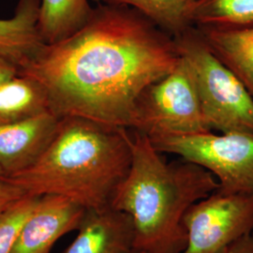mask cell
Listing matches in <instances>:
<instances>
[{
  "instance_id": "1",
  "label": "cell",
  "mask_w": 253,
  "mask_h": 253,
  "mask_svg": "<svg viewBox=\"0 0 253 253\" xmlns=\"http://www.w3.org/2000/svg\"><path fill=\"white\" fill-rule=\"evenodd\" d=\"M180 59L173 37L138 10L101 4L72 36L44 44L19 75L41 82L58 118L130 128L136 100Z\"/></svg>"
},
{
  "instance_id": "2",
  "label": "cell",
  "mask_w": 253,
  "mask_h": 253,
  "mask_svg": "<svg viewBox=\"0 0 253 253\" xmlns=\"http://www.w3.org/2000/svg\"><path fill=\"white\" fill-rule=\"evenodd\" d=\"M131 157L127 128L65 117L40 160L5 180L30 195L63 196L85 210H100L112 208Z\"/></svg>"
},
{
  "instance_id": "3",
  "label": "cell",
  "mask_w": 253,
  "mask_h": 253,
  "mask_svg": "<svg viewBox=\"0 0 253 253\" xmlns=\"http://www.w3.org/2000/svg\"><path fill=\"white\" fill-rule=\"evenodd\" d=\"M131 165L112 208L129 215L134 226V251L182 253L188 235L187 211L218 188L217 178L184 159L166 163L149 137L133 130Z\"/></svg>"
},
{
  "instance_id": "4",
  "label": "cell",
  "mask_w": 253,
  "mask_h": 253,
  "mask_svg": "<svg viewBox=\"0 0 253 253\" xmlns=\"http://www.w3.org/2000/svg\"><path fill=\"white\" fill-rule=\"evenodd\" d=\"M189 64L208 128L253 134V99L242 82L210 49L197 27L174 38Z\"/></svg>"
},
{
  "instance_id": "5",
  "label": "cell",
  "mask_w": 253,
  "mask_h": 253,
  "mask_svg": "<svg viewBox=\"0 0 253 253\" xmlns=\"http://www.w3.org/2000/svg\"><path fill=\"white\" fill-rule=\"evenodd\" d=\"M129 129L149 138L211 131L205 122L194 78L184 57L180 55L170 73L140 94Z\"/></svg>"
},
{
  "instance_id": "6",
  "label": "cell",
  "mask_w": 253,
  "mask_h": 253,
  "mask_svg": "<svg viewBox=\"0 0 253 253\" xmlns=\"http://www.w3.org/2000/svg\"><path fill=\"white\" fill-rule=\"evenodd\" d=\"M161 153L175 154L211 172L217 191L253 196V134L212 131L149 138Z\"/></svg>"
},
{
  "instance_id": "7",
  "label": "cell",
  "mask_w": 253,
  "mask_h": 253,
  "mask_svg": "<svg viewBox=\"0 0 253 253\" xmlns=\"http://www.w3.org/2000/svg\"><path fill=\"white\" fill-rule=\"evenodd\" d=\"M187 246L182 253H220L253 233V196L214 191L183 218Z\"/></svg>"
},
{
  "instance_id": "8",
  "label": "cell",
  "mask_w": 253,
  "mask_h": 253,
  "mask_svg": "<svg viewBox=\"0 0 253 253\" xmlns=\"http://www.w3.org/2000/svg\"><path fill=\"white\" fill-rule=\"evenodd\" d=\"M85 211L63 196H42L23 226L11 253H50L58 239L79 228Z\"/></svg>"
},
{
  "instance_id": "9",
  "label": "cell",
  "mask_w": 253,
  "mask_h": 253,
  "mask_svg": "<svg viewBox=\"0 0 253 253\" xmlns=\"http://www.w3.org/2000/svg\"><path fill=\"white\" fill-rule=\"evenodd\" d=\"M60 118L47 112L36 118L0 126V166L6 177L25 171L52 143Z\"/></svg>"
},
{
  "instance_id": "10",
  "label": "cell",
  "mask_w": 253,
  "mask_h": 253,
  "mask_svg": "<svg viewBox=\"0 0 253 253\" xmlns=\"http://www.w3.org/2000/svg\"><path fill=\"white\" fill-rule=\"evenodd\" d=\"M78 235L63 253H131L134 226L129 215L115 208L86 210Z\"/></svg>"
},
{
  "instance_id": "11",
  "label": "cell",
  "mask_w": 253,
  "mask_h": 253,
  "mask_svg": "<svg viewBox=\"0 0 253 253\" xmlns=\"http://www.w3.org/2000/svg\"><path fill=\"white\" fill-rule=\"evenodd\" d=\"M40 3L41 0H19L14 15L0 19V55L20 70L45 44L37 28Z\"/></svg>"
},
{
  "instance_id": "12",
  "label": "cell",
  "mask_w": 253,
  "mask_h": 253,
  "mask_svg": "<svg viewBox=\"0 0 253 253\" xmlns=\"http://www.w3.org/2000/svg\"><path fill=\"white\" fill-rule=\"evenodd\" d=\"M197 28L210 49L239 78L253 99V27Z\"/></svg>"
},
{
  "instance_id": "13",
  "label": "cell",
  "mask_w": 253,
  "mask_h": 253,
  "mask_svg": "<svg viewBox=\"0 0 253 253\" xmlns=\"http://www.w3.org/2000/svg\"><path fill=\"white\" fill-rule=\"evenodd\" d=\"M50 112L44 85L35 78L18 75L0 84V126L9 125Z\"/></svg>"
},
{
  "instance_id": "14",
  "label": "cell",
  "mask_w": 253,
  "mask_h": 253,
  "mask_svg": "<svg viewBox=\"0 0 253 253\" xmlns=\"http://www.w3.org/2000/svg\"><path fill=\"white\" fill-rule=\"evenodd\" d=\"M93 8L88 0H41L37 28L45 44H54L84 27Z\"/></svg>"
},
{
  "instance_id": "15",
  "label": "cell",
  "mask_w": 253,
  "mask_h": 253,
  "mask_svg": "<svg viewBox=\"0 0 253 253\" xmlns=\"http://www.w3.org/2000/svg\"><path fill=\"white\" fill-rule=\"evenodd\" d=\"M101 4L123 5L138 10L163 31L176 38L190 27L196 0H94Z\"/></svg>"
},
{
  "instance_id": "16",
  "label": "cell",
  "mask_w": 253,
  "mask_h": 253,
  "mask_svg": "<svg viewBox=\"0 0 253 253\" xmlns=\"http://www.w3.org/2000/svg\"><path fill=\"white\" fill-rule=\"evenodd\" d=\"M191 23L196 27L224 29L253 27V0H196Z\"/></svg>"
},
{
  "instance_id": "17",
  "label": "cell",
  "mask_w": 253,
  "mask_h": 253,
  "mask_svg": "<svg viewBox=\"0 0 253 253\" xmlns=\"http://www.w3.org/2000/svg\"><path fill=\"white\" fill-rule=\"evenodd\" d=\"M42 196L27 194L0 215V253H11L27 218Z\"/></svg>"
},
{
  "instance_id": "18",
  "label": "cell",
  "mask_w": 253,
  "mask_h": 253,
  "mask_svg": "<svg viewBox=\"0 0 253 253\" xmlns=\"http://www.w3.org/2000/svg\"><path fill=\"white\" fill-rule=\"evenodd\" d=\"M27 193L15 184L9 181L0 182V215L13 206L19 200L25 197Z\"/></svg>"
},
{
  "instance_id": "19",
  "label": "cell",
  "mask_w": 253,
  "mask_h": 253,
  "mask_svg": "<svg viewBox=\"0 0 253 253\" xmlns=\"http://www.w3.org/2000/svg\"><path fill=\"white\" fill-rule=\"evenodd\" d=\"M20 69L8 58L0 55V84L18 76Z\"/></svg>"
},
{
  "instance_id": "20",
  "label": "cell",
  "mask_w": 253,
  "mask_h": 253,
  "mask_svg": "<svg viewBox=\"0 0 253 253\" xmlns=\"http://www.w3.org/2000/svg\"><path fill=\"white\" fill-rule=\"evenodd\" d=\"M220 253H253V235L239 238Z\"/></svg>"
},
{
  "instance_id": "21",
  "label": "cell",
  "mask_w": 253,
  "mask_h": 253,
  "mask_svg": "<svg viewBox=\"0 0 253 253\" xmlns=\"http://www.w3.org/2000/svg\"><path fill=\"white\" fill-rule=\"evenodd\" d=\"M6 178V174H5V172L3 171V169H2V167L0 166V182L1 181L4 180Z\"/></svg>"
},
{
  "instance_id": "22",
  "label": "cell",
  "mask_w": 253,
  "mask_h": 253,
  "mask_svg": "<svg viewBox=\"0 0 253 253\" xmlns=\"http://www.w3.org/2000/svg\"><path fill=\"white\" fill-rule=\"evenodd\" d=\"M142 253V252H136V251H134V252H133V253Z\"/></svg>"
},
{
  "instance_id": "23",
  "label": "cell",
  "mask_w": 253,
  "mask_h": 253,
  "mask_svg": "<svg viewBox=\"0 0 253 253\" xmlns=\"http://www.w3.org/2000/svg\"></svg>"
}]
</instances>
